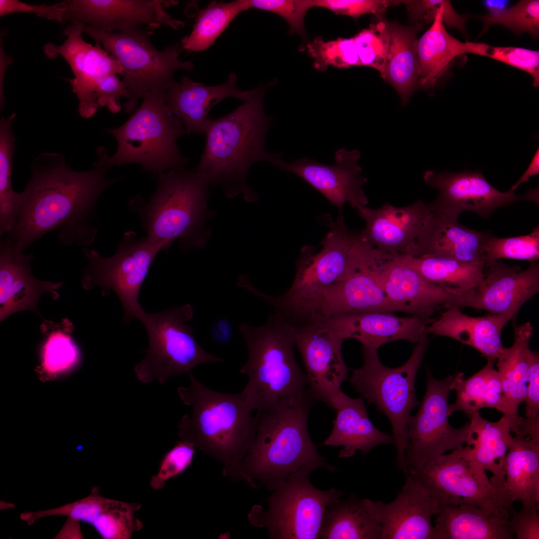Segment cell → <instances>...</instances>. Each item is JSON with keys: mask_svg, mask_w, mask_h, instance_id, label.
<instances>
[{"mask_svg": "<svg viewBox=\"0 0 539 539\" xmlns=\"http://www.w3.org/2000/svg\"><path fill=\"white\" fill-rule=\"evenodd\" d=\"M63 32L67 37L65 41L59 45L48 43L44 46V52L49 58L60 55L67 61L74 76L70 83L79 101L78 112L81 117L89 118L98 109L94 100L97 82L106 76L123 75V68L99 42L95 41L93 45L83 39L81 24L71 23Z\"/></svg>", "mask_w": 539, "mask_h": 539, "instance_id": "cell-19", "label": "cell"}, {"mask_svg": "<svg viewBox=\"0 0 539 539\" xmlns=\"http://www.w3.org/2000/svg\"><path fill=\"white\" fill-rule=\"evenodd\" d=\"M14 507V505L11 503L5 502L4 501L0 502V510L12 509Z\"/></svg>", "mask_w": 539, "mask_h": 539, "instance_id": "cell-56", "label": "cell"}, {"mask_svg": "<svg viewBox=\"0 0 539 539\" xmlns=\"http://www.w3.org/2000/svg\"><path fill=\"white\" fill-rule=\"evenodd\" d=\"M249 8L248 0L212 1L199 12L191 34L182 39L183 49L196 52L208 49L238 14Z\"/></svg>", "mask_w": 539, "mask_h": 539, "instance_id": "cell-40", "label": "cell"}, {"mask_svg": "<svg viewBox=\"0 0 539 539\" xmlns=\"http://www.w3.org/2000/svg\"><path fill=\"white\" fill-rule=\"evenodd\" d=\"M83 31L105 49L121 64L122 81L131 94L123 105L124 111L131 114L138 102L151 93H164L175 83L178 70L191 71L190 61L179 59L183 49L177 42L163 50L156 49L143 31H106L83 25Z\"/></svg>", "mask_w": 539, "mask_h": 539, "instance_id": "cell-9", "label": "cell"}, {"mask_svg": "<svg viewBox=\"0 0 539 539\" xmlns=\"http://www.w3.org/2000/svg\"><path fill=\"white\" fill-rule=\"evenodd\" d=\"M365 221L364 239L380 252L392 256H410L429 214L427 204L418 200L405 207L385 203L377 209L356 208Z\"/></svg>", "mask_w": 539, "mask_h": 539, "instance_id": "cell-23", "label": "cell"}, {"mask_svg": "<svg viewBox=\"0 0 539 539\" xmlns=\"http://www.w3.org/2000/svg\"><path fill=\"white\" fill-rule=\"evenodd\" d=\"M382 529L364 507L362 499L352 494L326 509L318 538L381 539Z\"/></svg>", "mask_w": 539, "mask_h": 539, "instance_id": "cell-39", "label": "cell"}, {"mask_svg": "<svg viewBox=\"0 0 539 539\" xmlns=\"http://www.w3.org/2000/svg\"><path fill=\"white\" fill-rule=\"evenodd\" d=\"M270 86L255 88L253 95L231 113L210 119L204 150L194 168L209 185L221 186L228 197L243 194L247 201H256L257 195L246 182L250 168L260 161L278 167L283 161L282 153L266 149L272 118L266 113L264 101Z\"/></svg>", "mask_w": 539, "mask_h": 539, "instance_id": "cell-2", "label": "cell"}, {"mask_svg": "<svg viewBox=\"0 0 539 539\" xmlns=\"http://www.w3.org/2000/svg\"><path fill=\"white\" fill-rule=\"evenodd\" d=\"M378 270L383 289L396 311L431 319L441 308L458 307L460 296L428 280L395 256L383 262Z\"/></svg>", "mask_w": 539, "mask_h": 539, "instance_id": "cell-24", "label": "cell"}, {"mask_svg": "<svg viewBox=\"0 0 539 539\" xmlns=\"http://www.w3.org/2000/svg\"><path fill=\"white\" fill-rule=\"evenodd\" d=\"M539 174V148L537 149L534 155L526 172L509 190L512 192L514 191L520 185L528 181L531 177Z\"/></svg>", "mask_w": 539, "mask_h": 539, "instance_id": "cell-55", "label": "cell"}, {"mask_svg": "<svg viewBox=\"0 0 539 539\" xmlns=\"http://www.w3.org/2000/svg\"><path fill=\"white\" fill-rule=\"evenodd\" d=\"M311 405L257 412L253 446L243 460V473L272 491L290 477L310 474L319 468L334 471L311 440L307 421Z\"/></svg>", "mask_w": 539, "mask_h": 539, "instance_id": "cell-5", "label": "cell"}, {"mask_svg": "<svg viewBox=\"0 0 539 539\" xmlns=\"http://www.w3.org/2000/svg\"><path fill=\"white\" fill-rule=\"evenodd\" d=\"M392 0H314V6L327 9L336 14L357 18L365 14L379 15L391 6L403 3Z\"/></svg>", "mask_w": 539, "mask_h": 539, "instance_id": "cell-50", "label": "cell"}, {"mask_svg": "<svg viewBox=\"0 0 539 539\" xmlns=\"http://www.w3.org/2000/svg\"><path fill=\"white\" fill-rule=\"evenodd\" d=\"M485 268L495 261L509 259L537 262L539 259V227L529 234L500 238L490 235L483 246Z\"/></svg>", "mask_w": 539, "mask_h": 539, "instance_id": "cell-42", "label": "cell"}, {"mask_svg": "<svg viewBox=\"0 0 539 539\" xmlns=\"http://www.w3.org/2000/svg\"><path fill=\"white\" fill-rule=\"evenodd\" d=\"M428 342L427 335L417 343L407 362L396 368L384 365L377 349L363 346V364L351 370V384L390 420L397 449V466L404 474L407 471L408 420L412 410L420 404L415 391V378Z\"/></svg>", "mask_w": 539, "mask_h": 539, "instance_id": "cell-7", "label": "cell"}, {"mask_svg": "<svg viewBox=\"0 0 539 539\" xmlns=\"http://www.w3.org/2000/svg\"><path fill=\"white\" fill-rule=\"evenodd\" d=\"M337 412L333 429L322 445L342 446L339 458L363 455L373 447L394 443L393 438L378 430L371 422L362 398H352L341 390L335 396L332 408Z\"/></svg>", "mask_w": 539, "mask_h": 539, "instance_id": "cell-32", "label": "cell"}, {"mask_svg": "<svg viewBox=\"0 0 539 539\" xmlns=\"http://www.w3.org/2000/svg\"><path fill=\"white\" fill-rule=\"evenodd\" d=\"M539 507L525 506L513 511L509 524L517 539H539Z\"/></svg>", "mask_w": 539, "mask_h": 539, "instance_id": "cell-52", "label": "cell"}, {"mask_svg": "<svg viewBox=\"0 0 539 539\" xmlns=\"http://www.w3.org/2000/svg\"><path fill=\"white\" fill-rule=\"evenodd\" d=\"M393 501L362 499L363 505L382 529L381 539H438L432 517L440 505L431 493L408 474Z\"/></svg>", "mask_w": 539, "mask_h": 539, "instance_id": "cell-18", "label": "cell"}, {"mask_svg": "<svg viewBox=\"0 0 539 539\" xmlns=\"http://www.w3.org/2000/svg\"><path fill=\"white\" fill-rule=\"evenodd\" d=\"M32 255L23 254L7 235L0 244V320L11 314L28 310L39 314L40 297L48 292L59 297L57 289L62 282L42 281L35 278L30 267Z\"/></svg>", "mask_w": 539, "mask_h": 539, "instance_id": "cell-26", "label": "cell"}, {"mask_svg": "<svg viewBox=\"0 0 539 539\" xmlns=\"http://www.w3.org/2000/svg\"><path fill=\"white\" fill-rule=\"evenodd\" d=\"M139 107L122 126L106 130L117 142V148L109 157L103 148L96 167L139 164L143 170L158 174L185 168L188 158L183 156L177 139L186 133L181 122L164 100V94L151 93L143 99Z\"/></svg>", "mask_w": 539, "mask_h": 539, "instance_id": "cell-6", "label": "cell"}, {"mask_svg": "<svg viewBox=\"0 0 539 539\" xmlns=\"http://www.w3.org/2000/svg\"><path fill=\"white\" fill-rule=\"evenodd\" d=\"M166 249L163 245L153 246L146 239H137L132 231L125 233L111 257H103L97 250L84 247L89 264L83 271L82 285L86 289L99 286L103 295L113 291L123 308V322L138 319L144 311L138 301L141 287L158 253Z\"/></svg>", "mask_w": 539, "mask_h": 539, "instance_id": "cell-14", "label": "cell"}, {"mask_svg": "<svg viewBox=\"0 0 539 539\" xmlns=\"http://www.w3.org/2000/svg\"><path fill=\"white\" fill-rule=\"evenodd\" d=\"M513 431L516 435L503 465L504 487L514 501L539 507V416L522 417Z\"/></svg>", "mask_w": 539, "mask_h": 539, "instance_id": "cell-28", "label": "cell"}, {"mask_svg": "<svg viewBox=\"0 0 539 539\" xmlns=\"http://www.w3.org/2000/svg\"><path fill=\"white\" fill-rule=\"evenodd\" d=\"M539 292V264L522 270L499 260L485 268L480 283L460 297L458 307L508 315L512 320L528 300Z\"/></svg>", "mask_w": 539, "mask_h": 539, "instance_id": "cell-20", "label": "cell"}, {"mask_svg": "<svg viewBox=\"0 0 539 539\" xmlns=\"http://www.w3.org/2000/svg\"><path fill=\"white\" fill-rule=\"evenodd\" d=\"M83 536L81 530L80 521L67 517L61 529L54 537V539H81Z\"/></svg>", "mask_w": 539, "mask_h": 539, "instance_id": "cell-54", "label": "cell"}, {"mask_svg": "<svg viewBox=\"0 0 539 539\" xmlns=\"http://www.w3.org/2000/svg\"><path fill=\"white\" fill-rule=\"evenodd\" d=\"M66 8V1L49 5L31 4L18 0H0V16L16 12H28L49 20L63 22Z\"/></svg>", "mask_w": 539, "mask_h": 539, "instance_id": "cell-51", "label": "cell"}, {"mask_svg": "<svg viewBox=\"0 0 539 539\" xmlns=\"http://www.w3.org/2000/svg\"><path fill=\"white\" fill-rule=\"evenodd\" d=\"M511 316L488 313L473 317L463 313L460 308L451 306L428 324L427 334L454 339L470 346L494 362L503 348L501 334Z\"/></svg>", "mask_w": 539, "mask_h": 539, "instance_id": "cell-31", "label": "cell"}, {"mask_svg": "<svg viewBox=\"0 0 539 539\" xmlns=\"http://www.w3.org/2000/svg\"><path fill=\"white\" fill-rule=\"evenodd\" d=\"M484 23L483 32L489 27L500 24L516 34L527 32L537 37L539 34V1L522 0L505 9H492L480 17Z\"/></svg>", "mask_w": 539, "mask_h": 539, "instance_id": "cell-44", "label": "cell"}, {"mask_svg": "<svg viewBox=\"0 0 539 539\" xmlns=\"http://www.w3.org/2000/svg\"><path fill=\"white\" fill-rule=\"evenodd\" d=\"M423 178L438 192L436 199L427 204L429 209L457 219L464 211L488 218L498 208L517 201L539 202L538 188L530 190L524 196L509 190L502 192L491 185L480 171L450 173L430 170L424 172Z\"/></svg>", "mask_w": 539, "mask_h": 539, "instance_id": "cell-16", "label": "cell"}, {"mask_svg": "<svg viewBox=\"0 0 539 539\" xmlns=\"http://www.w3.org/2000/svg\"><path fill=\"white\" fill-rule=\"evenodd\" d=\"M463 373L454 375L451 389L456 391L457 398L454 404L449 405V414L461 411L469 416L480 409L495 408L503 415L515 416L503 394L500 374L494 367V362L488 360L479 371L467 379Z\"/></svg>", "mask_w": 539, "mask_h": 539, "instance_id": "cell-37", "label": "cell"}, {"mask_svg": "<svg viewBox=\"0 0 539 539\" xmlns=\"http://www.w3.org/2000/svg\"><path fill=\"white\" fill-rule=\"evenodd\" d=\"M193 315L189 304L156 313L144 310L141 313L138 320L145 327L149 346L145 358L134 367L139 381L157 380L163 384L171 377L189 374L201 364L224 361L206 352L196 341L191 326L186 324Z\"/></svg>", "mask_w": 539, "mask_h": 539, "instance_id": "cell-10", "label": "cell"}, {"mask_svg": "<svg viewBox=\"0 0 539 539\" xmlns=\"http://www.w3.org/2000/svg\"><path fill=\"white\" fill-rule=\"evenodd\" d=\"M533 334L529 322L515 327L513 345L503 347L496 359L504 396L516 415L519 405L526 399L533 353L529 342Z\"/></svg>", "mask_w": 539, "mask_h": 539, "instance_id": "cell-38", "label": "cell"}, {"mask_svg": "<svg viewBox=\"0 0 539 539\" xmlns=\"http://www.w3.org/2000/svg\"><path fill=\"white\" fill-rule=\"evenodd\" d=\"M191 383L178 388L181 401L192 413L177 424L181 440L192 444L223 466V475L241 481L253 488L257 485L243 472L242 463L254 442L258 426L243 391L226 393L214 391L188 374Z\"/></svg>", "mask_w": 539, "mask_h": 539, "instance_id": "cell-3", "label": "cell"}, {"mask_svg": "<svg viewBox=\"0 0 539 539\" xmlns=\"http://www.w3.org/2000/svg\"><path fill=\"white\" fill-rule=\"evenodd\" d=\"M470 442L458 448L461 454L480 471H490L491 483L495 487L504 488L506 478L503 465L506 454L511 446L513 430L522 417L503 415L497 422L483 418L477 412L469 416Z\"/></svg>", "mask_w": 539, "mask_h": 539, "instance_id": "cell-30", "label": "cell"}, {"mask_svg": "<svg viewBox=\"0 0 539 539\" xmlns=\"http://www.w3.org/2000/svg\"><path fill=\"white\" fill-rule=\"evenodd\" d=\"M309 474L290 477L268 498L266 510L258 505L249 515L251 524L267 529L270 539L318 538L323 515L343 493L332 488L320 490L312 485Z\"/></svg>", "mask_w": 539, "mask_h": 539, "instance_id": "cell-12", "label": "cell"}, {"mask_svg": "<svg viewBox=\"0 0 539 539\" xmlns=\"http://www.w3.org/2000/svg\"><path fill=\"white\" fill-rule=\"evenodd\" d=\"M330 230L314 254L311 247L303 248L293 283L283 296H299L341 281L379 266L389 259L363 237L345 224L342 213L328 225Z\"/></svg>", "mask_w": 539, "mask_h": 539, "instance_id": "cell-11", "label": "cell"}, {"mask_svg": "<svg viewBox=\"0 0 539 539\" xmlns=\"http://www.w3.org/2000/svg\"><path fill=\"white\" fill-rule=\"evenodd\" d=\"M466 53L483 56L524 71L531 75L533 86H539V51L518 47L494 46L484 43L465 42Z\"/></svg>", "mask_w": 539, "mask_h": 539, "instance_id": "cell-45", "label": "cell"}, {"mask_svg": "<svg viewBox=\"0 0 539 539\" xmlns=\"http://www.w3.org/2000/svg\"><path fill=\"white\" fill-rule=\"evenodd\" d=\"M446 0H443L430 27L417 40L418 84L428 90L435 86L452 61L466 53L465 42L446 30L442 14Z\"/></svg>", "mask_w": 539, "mask_h": 539, "instance_id": "cell-34", "label": "cell"}, {"mask_svg": "<svg viewBox=\"0 0 539 539\" xmlns=\"http://www.w3.org/2000/svg\"><path fill=\"white\" fill-rule=\"evenodd\" d=\"M109 169L95 166L91 170L76 171L66 165L59 154L40 155L22 192L16 223L7 235L23 251L55 230L65 245L91 244L97 231L90 220L96 201L116 180L106 177Z\"/></svg>", "mask_w": 539, "mask_h": 539, "instance_id": "cell-1", "label": "cell"}, {"mask_svg": "<svg viewBox=\"0 0 539 539\" xmlns=\"http://www.w3.org/2000/svg\"><path fill=\"white\" fill-rule=\"evenodd\" d=\"M15 114L0 121V235L2 237L13 229L18 218L22 201V192L12 189L11 172L14 136L12 124Z\"/></svg>", "mask_w": 539, "mask_h": 539, "instance_id": "cell-41", "label": "cell"}, {"mask_svg": "<svg viewBox=\"0 0 539 539\" xmlns=\"http://www.w3.org/2000/svg\"><path fill=\"white\" fill-rule=\"evenodd\" d=\"M361 66L377 70L385 79L389 34L385 22L372 23L353 37Z\"/></svg>", "mask_w": 539, "mask_h": 539, "instance_id": "cell-46", "label": "cell"}, {"mask_svg": "<svg viewBox=\"0 0 539 539\" xmlns=\"http://www.w3.org/2000/svg\"><path fill=\"white\" fill-rule=\"evenodd\" d=\"M406 474L425 487L440 506L470 504L509 518L514 511L510 492L494 486L486 472L474 466L458 449L424 468L408 470Z\"/></svg>", "mask_w": 539, "mask_h": 539, "instance_id": "cell-13", "label": "cell"}, {"mask_svg": "<svg viewBox=\"0 0 539 539\" xmlns=\"http://www.w3.org/2000/svg\"><path fill=\"white\" fill-rule=\"evenodd\" d=\"M239 330L248 357L240 372L248 376L242 391L253 411L271 412L311 405L306 374L293 354L294 327L275 311L259 326L246 323Z\"/></svg>", "mask_w": 539, "mask_h": 539, "instance_id": "cell-4", "label": "cell"}, {"mask_svg": "<svg viewBox=\"0 0 539 539\" xmlns=\"http://www.w3.org/2000/svg\"><path fill=\"white\" fill-rule=\"evenodd\" d=\"M334 158L333 165L302 158L290 163L283 161L278 167L305 181L336 206L339 213L346 203L356 209L366 206L368 200L362 187L368 180L361 175L362 169L357 163L359 150L342 148L336 151Z\"/></svg>", "mask_w": 539, "mask_h": 539, "instance_id": "cell-22", "label": "cell"}, {"mask_svg": "<svg viewBox=\"0 0 539 539\" xmlns=\"http://www.w3.org/2000/svg\"><path fill=\"white\" fill-rule=\"evenodd\" d=\"M306 48L314 60V68L319 71L328 66L347 68L361 66L353 37L325 41L317 36L307 44Z\"/></svg>", "mask_w": 539, "mask_h": 539, "instance_id": "cell-43", "label": "cell"}, {"mask_svg": "<svg viewBox=\"0 0 539 539\" xmlns=\"http://www.w3.org/2000/svg\"><path fill=\"white\" fill-rule=\"evenodd\" d=\"M429 210L420 236L410 256L432 255L466 262H484L483 246L491 235L489 232L472 230L459 224L457 218L429 208Z\"/></svg>", "mask_w": 539, "mask_h": 539, "instance_id": "cell-29", "label": "cell"}, {"mask_svg": "<svg viewBox=\"0 0 539 539\" xmlns=\"http://www.w3.org/2000/svg\"><path fill=\"white\" fill-rule=\"evenodd\" d=\"M525 401L526 417L532 418L539 416V355L535 351L532 353Z\"/></svg>", "mask_w": 539, "mask_h": 539, "instance_id": "cell-53", "label": "cell"}, {"mask_svg": "<svg viewBox=\"0 0 539 539\" xmlns=\"http://www.w3.org/2000/svg\"><path fill=\"white\" fill-rule=\"evenodd\" d=\"M77 348L70 336L60 330L48 336L43 347L42 367L47 373L64 371L77 360Z\"/></svg>", "mask_w": 539, "mask_h": 539, "instance_id": "cell-48", "label": "cell"}, {"mask_svg": "<svg viewBox=\"0 0 539 539\" xmlns=\"http://www.w3.org/2000/svg\"><path fill=\"white\" fill-rule=\"evenodd\" d=\"M195 453L191 443L178 441L163 457L158 473L150 479V486L157 490L163 488L167 480L181 474L190 466Z\"/></svg>", "mask_w": 539, "mask_h": 539, "instance_id": "cell-49", "label": "cell"}, {"mask_svg": "<svg viewBox=\"0 0 539 539\" xmlns=\"http://www.w3.org/2000/svg\"><path fill=\"white\" fill-rule=\"evenodd\" d=\"M237 80L236 74L232 73L225 83L208 86L184 76L164 93V100L181 121L187 134H205L210 119L208 115L213 106L229 97L245 101L255 92V88H238Z\"/></svg>", "mask_w": 539, "mask_h": 539, "instance_id": "cell-27", "label": "cell"}, {"mask_svg": "<svg viewBox=\"0 0 539 539\" xmlns=\"http://www.w3.org/2000/svg\"><path fill=\"white\" fill-rule=\"evenodd\" d=\"M157 189L142 213L147 242L166 249L181 238L182 247L200 246L209 184L185 168L158 174Z\"/></svg>", "mask_w": 539, "mask_h": 539, "instance_id": "cell-8", "label": "cell"}, {"mask_svg": "<svg viewBox=\"0 0 539 539\" xmlns=\"http://www.w3.org/2000/svg\"><path fill=\"white\" fill-rule=\"evenodd\" d=\"M432 319L370 312L321 318L310 324L327 329L343 339L353 338L364 346L378 349L385 343L400 340L417 343L428 335L426 327Z\"/></svg>", "mask_w": 539, "mask_h": 539, "instance_id": "cell-25", "label": "cell"}, {"mask_svg": "<svg viewBox=\"0 0 539 539\" xmlns=\"http://www.w3.org/2000/svg\"><path fill=\"white\" fill-rule=\"evenodd\" d=\"M294 327L295 345L305 368L310 398L332 408V401L341 391L348 371L341 352L344 339L314 325Z\"/></svg>", "mask_w": 539, "mask_h": 539, "instance_id": "cell-21", "label": "cell"}, {"mask_svg": "<svg viewBox=\"0 0 539 539\" xmlns=\"http://www.w3.org/2000/svg\"><path fill=\"white\" fill-rule=\"evenodd\" d=\"M427 374L424 396L417 414L408 420L407 471L424 468L448 451L468 444L471 439L469 423L455 428L448 421V400L454 375L438 380L428 369Z\"/></svg>", "mask_w": 539, "mask_h": 539, "instance_id": "cell-15", "label": "cell"}, {"mask_svg": "<svg viewBox=\"0 0 539 539\" xmlns=\"http://www.w3.org/2000/svg\"><path fill=\"white\" fill-rule=\"evenodd\" d=\"M433 283L461 296L477 286L484 276V261L466 262L432 255L395 256Z\"/></svg>", "mask_w": 539, "mask_h": 539, "instance_id": "cell-36", "label": "cell"}, {"mask_svg": "<svg viewBox=\"0 0 539 539\" xmlns=\"http://www.w3.org/2000/svg\"><path fill=\"white\" fill-rule=\"evenodd\" d=\"M510 518L470 504L441 506L435 521L438 539H512Z\"/></svg>", "mask_w": 539, "mask_h": 539, "instance_id": "cell-33", "label": "cell"}, {"mask_svg": "<svg viewBox=\"0 0 539 539\" xmlns=\"http://www.w3.org/2000/svg\"><path fill=\"white\" fill-rule=\"evenodd\" d=\"M389 34L385 79L399 94L403 105L407 104L418 84L417 33L422 25L404 26L386 23Z\"/></svg>", "mask_w": 539, "mask_h": 539, "instance_id": "cell-35", "label": "cell"}, {"mask_svg": "<svg viewBox=\"0 0 539 539\" xmlns=\"http://www.w3.org/2000/svg\"><path fill=\"white\" fill-rule=\"evenodd\" d=\"M63 22L81 24L106 31H143L150 34L161 25L176 29L184 22L171 17L164 7L174 1L163 0H66Z\"/></svg>", "mask_w": 539, "mask_h": 539, "instance_id": "cell-17", "label": "cell"}, {"mask_svg": "<svg viewBox=\"0 0 539 539\" xmlns=\"http://www.w3.org/2000/svg\"><path fill=\"white\" fill-rule=\"evenodd\" d=\"M249 8L274 13L283 18L292 34L306 37L304 19L308 10L314 6V0H248Z\"/></svg>", "mask_w": 539, "mask_h": 539, "instance_id": "cell-47", "label": "cell"}]
</instances>
